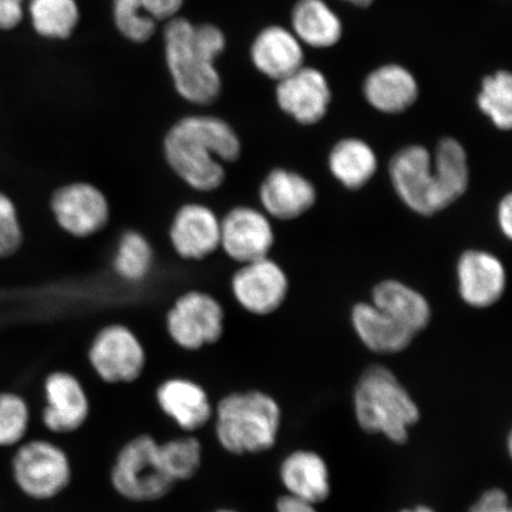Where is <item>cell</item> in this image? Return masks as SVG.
<instances>
[{
  "label": "cell",
  "mask_w": 512,
  "mask_h": 512,
  "mask_svg": "<svg viewBox=\"0 0 512 512\" xmlns=\"http://www.w3.org/2000/svg\"><path fill=\"white\" fill-rule=\"evenodd\" d=\"M159 411L175 422L185 434L203 430L214 418L207 389L187 377H170L156 390Z\"/></svg>",
  "instance_id": "cell-17"
},
{
  "label": "cell",
  "mask_w": 512,
  "mask_h": 512,
  "mask_svg": "<svg viewBox=\"0 0 512 512\" xmlns=\"http://www.w3.org/2000/svg\"><path fill=\"white\" fill-rule=\"evenodd\" d=\"M479 110L498 130L509 131L512 126V76L499 70L486 76L477 98Z\"/></svg>",
  "instance_id": "cell-31"
},
{
  "label": "cell",
  "mask_w": 512,
  "mask_h": 512,
  "mask_svg": "<svg viewBox=\"0 0 512 512\" xmlns=\"http://www.w3.org/2000/svg\"><path fill=\"white\" fill-rule=\"evenodd\" d=\"M401 512H435L433 509L425 507V505H419V507H415L413 509H406Z\"/></svg>",
  "instance_id": "cell-39"
},
{
  "label": "cell",
  "mask_w": 512,
  "mask_h": 512,
  "mask_svg": "<svg viewBox=\"0 0 512 512\" xmlns=\"http://www.w3.org/2000/svg\"><path fill=\"white\" fill-rule=\"evenodd\" d=\"M42 422L50 433L73 434L87 424L91 400L78 376L66 370L50 373L43 384Z\"/></svg>",
  "instance_id": "cell-13"
},
{
  "label": "cell",
  "mask_w": 512,
  "mask_h": 512,
  "mask_svg": "<svg viewBox=\"0 0 512 512\" xmlns=\"http://www.w3.org/2000/svg\"><path fill=\"white\" fill-rule=\"evenodd\" d=\"M293 34L313 48H330L341 40L343 25L324 0H299L292 11Z\"/></svg>",
  "instance_id": "cell-26"
},
{
  "label": "cell",
  "mask_w": 512,
  "mask_h": 512,
  "mask_svg": "<svg viewBox=\"0 0 512 512\" xmlns=\"http://www.w3.org/2000/svg\"><path fill=\"white\" fill-rule=\"evenodd\" d=\"M30 421V406L22 395L0 394V447L21 445L27 437Z\"/></svg>",
  "instance_id": "cell-32"
},
{
  "label": "cell",
  "mask_w": 512,
  "mask_h": 512,
  "mask_svg": "<svg viewBox=\"0 0 512 512\" xmlns=\"http://www.w3.org/2000/svg\"><path fill=\"white\" fill-rule=\"evenodd\" d=\"M456 275L459 297L473 309L496 305L507 290V268L497 255L484 249H466L460 254Z\"/></svg>",
  "instance_id": "cell-14"
},
{
  "label": "cell",
  "mask_w": 512,
  "mask_h": 512,
  "mask_svg": "<svg viewBox=\"0 0 512 512\" xmlns=\"http://www.w3.org/2000/svg\"><path fill=\"white\" fill-rule=\"evenodd\" d=\"M12 478L24 496L46 502L59 497L73 480L69 454L50 440L23 441L11 462Z\"/></svg>",
  "instance_id": "cell-6"
},
{
  "label": "cell",
  "mask_w": 512,
  "mask_h": 512,
  "mask_svg": "<svg viewBox=\"0 0 512 512\" xmlns=\"http://www.w3.org/2000/svg\"><path fill=\"white\" fill-rule=\"evenodd\" d=\"M214 512H239V511L238 510H234V509H229V508H222V509H217Z\"/></svg>",
  "instance_id": "cell-40"
},
{
  "label": "cell",
  "mask_w": 512,
  "mask_h": 512,
  "mask_svg": "<svg viewBox=\"0 0 512 512\" xmlns=\"http://www.w3.org/2000/svg\"><path fill=\"white\" fill-rule=\"evenodd\" d=\"M155 260V249L147 236L130 229L120 236L112 266L125 283L139 284L150 277Z\"/></svg>",
  "instance_id": "cell-28"
},
{
  "label": "cell",
  "mask_w": 512,
  "mask_h": 512,
  "mask_svg": "<svg viewBox=\"0 0 512 512\" xmlns=\"http://www.w3.org/2000/svg\"><path fill=\"white\" fill-rule=\"evenodd\" d=\"M29 15L38 35L66 40L79 23L75 0H30Z\"/></svg>",
  "instance_id": "cell-29"
},
{
  "label": "cell",
  "mask_w": 512,
  "mask_h": 512,
  "mask_svg": "<svg viewBox=\"0 0 512 512\" xmlns=\"http://www.w3.org/2000/svg\"><path fill=\"white\" fill-rule=\"evenodd\" d=\"M110 479L114 491L134 503L160 501L176 486L160 458L158 440L147 433L138 434L121 446Z\"/></svg>",
  "instance_id": "cell-5"
},
{
  "label": "cell",
  "mask_w": 512,
  "mask_h": 512,
  "mask_svg": "<svg viewBox=\"0 0 512 512\" xmlns=\"http://www.w3.org/2000/svg\"><path fill=\"white\" fill-rule=\"evenodd\" d=\"M23 240L22 224L15 203L0 191V259L17 253Z\"/></svg>",
  "instance_id": "cell-33"
},
{
  "label": "cell",
  "mask_w": 512,
  "mask_h": 512,
  "mask_svg": "<svg viewBox=\"0 0 512 512\" xmlns=\"http://www.w3.org/2000/svg\"><path fill=\"white\" fill-rule=\"evenodd\" d=\"M238 134L215 117H188L171 127L164 139L170 169L192 190L213 192L226 182V163L241 156Z\"/></svg>",
  "instance_id": "cell-1"
},
{
  "label": "cell",
  "mask_w": 512,
  "mask_h": 512,
  "mask_svg": "<svg viewBox=\"0 0 512 512\" xmlns=\"http://www.w3.org/2000/svg\"><path fill=\"white\" fill-rule=\"evenodd\" d=\"M433 170L446 208L460 200L470 185L469 158L454 138L440 140L432 155Z\"/></svg>",
  "instance_id": "cell-27"
},
{
  "label": "cell",
  "mask_w": 512,
  "mask_h": 512,
  "mask_svg": "<svg viewBox=\"0 0 512 512\" xmlns=\"http://www.w3.org/2000/svg\"><path fill=\"white\" fill-rule=\"evenodd\" d=\"M496 216L499 230L505 239L510 240L512 238V195L510 192L499 201Z\"/></svg>",
  "instance_id": "cell-36"
},
{
  "label": "cell",
  "mask_w": 512,
  "mask_h": 512,
  "mask_svg": "<svg viewBox=\"0 0 512 512\" xmlns=\"http://www.w3.org/2000/svg\"><path fill=\"white\" fill-rule=\"evenodd\" d=\"M388 174L396 195L413 213L433 216L446 208L433 170L432 153L421 145H409L396 152Z\"/></svg>",
  "instance_id": "cell-8"
},
{
  "label": "cell",
  "mask_w": 512,
  "mask_h": 512,
  "mask_svg": "<svg viewBox=\"0 0 512 512\" xmlns=\"http://www.w3.org/2000/svg\"><path fill=\"white\" fill-rule=\"evenodd\" d=\"M371 303L415 336L431 323L432 307L428 299L400 280L387 279L377 284L371 292Z\"/></svg>",
  "instance_id": "cell-21"
},
{
  "label": "cell",
  "mask_w": 512,
  "mask_h": 512,
  "mask_svg": "<svg viewBox=\"0 0 512 512\" xmlns=\"http://www.w3.org/2000/svg\"><path fill=\"white\" fill-rule=\"evenodd\" d=\"M217 443L233 456L259 454L277 443L281 409L277 400L261 390L223 396L214 409Z\"/></svg>",
  "instance_id": "cell-3"
},
{
  "label": "cell",
  "mask_w": 512,
  "mask_h": 512,
  "mask_svg": "<svg viewBox=\"0 0 512 512\" xmlns=\"http://www.w3.org/2000/svg\"><path fill=\"white\" fill-rule=\"evenodd\" d=\"M351 325L364 347L375 354L394 355L405 351L416 337L373 303L352 307Z\"/></svg>",
  "instance_id": "cell-20"
},
{
  "label": "cell",
  "mask_w": 512,
  "mask_h": 512,
  "mask_svg": "<svg viewBox=\"0 0 512 512\" xmlns=\"http://www.w3.org/2000/svg\"><path fill=\"white\" fill-rule=\"evenodd\" d=\"M280 479L288 495L312 505L330 496L328 466L319 454L296 451L280 466Z\"/></svg>",
  "instance_id": "cell-23"
},
{
  "label": "cell",
  "mask_w": 512,
  "mask_h": 512,
  "mask_svg": "<svg viewBox=\"0 0 512 512\" xmlns=\"http://www.w3.org/2000/svg\"><path fill=\"white\" fill-rule=\"evenodd\" d=\"M159 454L166 472L176 484L197 476L203 464V445L194 434L159 443Z\"/></svg>",
  "instance_id": "cell-30"
},
{
  "label": "cell",
  "mask_w": 512,
  "mask_h": 512,
  "mask_svg": "<svg viewBox=\"0 0 512 512\" xmlns=\"http://www.w3.org/2000/svg\"><path fill=\"white\" fill-rule=\"evenodd\" d=\"M363 93L375 110L398 114L408 110L418 100L419 86L408 69L399 64H386L368 75Z\"/></svg>",
  "instance_id": "cell-22"
},
{
  "label": "cell",
  "mask_w": 512,
  "mask_h": 512,
  "mask_svg": "<svg viewBox=\"0 0 512 512\" xmlns=\"http://www.w3.org/2000/svg\"><path fill=\"white\" fill-rule=\"evenodd\" d=\"M236 303L254 316H270L286 302L290 280L277 261L268 258L240 265L230 280Z\"/></svg>",
  "instance_id": "cell-11"
},
{
  "label": "cell",
  "mask_w": 512,
  "mask_h": 512,
  "mask_svg": "<svg viewBox=\"0 0 512 512\" xmlns=\"http://www.w3.org/2000/svg\"><path fill=\"white\" fill-rule=\"evenodd\" d=\"M358 425L369 434H382L395 444H405L409 430L420 420L418 405L392 370L368 368L354 394Z\"/></svg>",
  "instance_id": "cell-4"
},
{
  "label": "cell",
  "mask_w": 512,
  "mask_h": 512,
  "mask_svg": "<svg viewBox=\"0 0 512 512\" xmlns=\"http://www.w3.org/2000/svg\"><path fill=\"white\" fill-rule=\"evenodd\" d=\"M274 243L273 224L262 210L238 206L221 219L220 249L236 264L268 258Z\"/></svg>",
  "instance_id": "cell-12"
},
{
  "label": "cell",
  "mask_w": 512,
  "mask_h": 512,
  "mask_svg": "<svg viewBox=\"0 0 512 512\" xmlns=\"http://www.w3.org/2000/svg\"><path fill=\"white\" fill-rule=\"evenodd\" d=\"M88 362L102 382L131 384L144 374L147 355L136 332L124 324L113 323L104 326L93 338Z\"/></svg>",
  "instance_id": "cell-9"
},
{
  "label": "cell",
  "mask_w": 512,
  "mask_h": 512,
  "mask_svg": "<svg viewBox=\"0 0 512 512\" xmlns=\"http://www.w3.org/2000/svg\"><path fill=\"white\" fill-rule=\"evenodd\" d=\"M277 101L300 125H316L328 113L330 85L320 70L303 66L278 82Z\"/></svg>",
  "instance_id": "cell-18"
},
{
  "label": "cell",
  "mask_w": 512,
  "mask_h": 512,
  "mask_svg": "<svg viewBox=\"0 0 512 512\" xmlns=\"http://www.w3.org/2000/svg\"><path fill=\"white\" fill-rule=\"evenodd\" d=\"M184 0H114V21L121 34L136 43L149 41L159 22L175 18Z\"/></svg>",
  "instance_id": "cell-24"
},
{
  "label": "cell",
  "mask_w": 512,
  "mask_h": 512,
  "mask_svg": "<svg viewBox=\"0 0 512 512\" xmlns=\"http://www.w3.org/2000/svg\"><path fill=\"white\" fill-rule=\"evenodd\" d=\"M332 177L348 190H361L374 178L379 168L376 153L367 142L345 138L332 147L328 158Z\"/></svg>",
  "instance_id": "cell-25"
},
{
  "label": "cell",
  "mask_w": 512,
  "mask_h": 512,
  "mask_svg": "<svg viewBox=\"0 0 512 512\" xmlns=\"http://www.w3.org/2000/svg\"><path fill=\"white\" fill-rule=\"evenodd\" d=\"M344 2L358 6V8H368V6L373 4L374 0H344Z\"/></svg>",
  "instance_id": "cell-38"
},
{
  "label": "cell",
  "mask_w": 512,
  "mask_h": 512,
  "mask_svg": "<svg viewBox=\"0 0 512 512\" xmlns=\"http://www.w3.org/2000/svg\"><path fill=\"white\" fill-rule=\"evenodd\" d=\"M50 210L64 233L88 239L106 229L111 221V204L96 185L73 182L57 188L50 197Z\"/></svg>",
  "instance_id": "cell-10"
},
{
  "label": "cell",
  "mask_w": 512,
  "mask_h": 512,
  "mask_svg": "<svg viewBox=\"0 0 512 512\" xmlns=\"http://www.w3.org/2000/svg\"><path fill=\"white\" fill-rule=\"evenodd\" d=\"M469 512H512L509 498L501 489L485 491Z\"/></svg>",
  "instance_id": "cell-34"
},
{
  "label": "cell",
  "mask_w": 512,
  "mask_h": 512,
  "mask_svg": "<svg viewBox=\"0 0 512 512\" xmlns=\"http://www.w3.org/2000/svg\"><path fill=\"white\" fill-rule=\"evenodd\" d=\"M251 56L260 73L278 82L304 66L302 42L292 31L277 25L260 32L253 43Z\"/></svg>",
  "instance_id": "cell-19"
},
{
  "label": "cell",
  "mask_w": 512,
  "mask_h": 512,
  "mask_svg": "<svg viewBox=\"0 0 512 512\" xmlns=\"http://www.w3.org/2000/svg\"><path fill=\"white\" fill-rule=\"evenodd\" d=\"M164 42L166 63L179 95L197 105L215 101L221 92L215 61L226 48L221 29L175 17L166 24Z\"/></svg>",
  "instance_id": "cell-2"
},
{
  "label": "cell",
  "mask_w": 512,
  "mask_h": 512,
  "mask_svg": "<svg viewBox=\"0 0 512 512\" xmlns=\"http://www.w3.org/2000/svg\"><path fill=\"white\" fill-rule=\"evenodd\" d=\"M221 219L206 204L185 203L172 217L169 240L179 258L202 261L220 249Z\"/></svg>",
  "instance_id": "cell-15"
},
{
  "label": "cell",
  "mask_w": 512,
  "mask_h": 512,
  "mask_svg": "<svg viewBox=\"0 0 512 512\" xmlns=\"http://www.w3.org/2000/svg\"><path fill=\"white\" fill-rule=\"evenodd\" d=\"M25 0H0V31L18 27L24 18Z\"/></svg>",
  "instance_id": "cell-35"
},
{
  "label": "cell",
  "mask_w": 512,
  "mask_h": 512,
  "mask_svg": "<svg viewBox=\"0 0 512 512\" xmlns=\"http://www.w3.org/2000/svg\"><path fill=\"white\" fill-rule=\"evenodd\" d=\"M318 192L309 178L285 168L273 169L259 188L262 211L270 219L293 221L316 206Z\"/></svg>",
  "instance_id": "cell-16"
},
{
  "label": "cell",
  "mask_w": 512,
  "mask_h": 512,
  "mask_svg": "<svg viewBox=\"0 0 512 512\" xmlns=\"http://www.w3.org/2000/svg\"><path fill=\"white\" fill-rule=\"evenodd\" d=\"M275 508H277V512H317L312 504L300 501L290 495L280 497Z\"/></svg>",
  "instance_id": "cell-37"
},
{
  "label": "cell",
  "mask_w": 512,
  "mask_h": 512,
  "mask_svg": "<svg viewBox=\"0 0 512 512\" xmlns=\"http://www.w3.org/2000/svg\"><path fill=\"white\" fill-rule=\"evenodd\" d=\"M226 313L219 299L208 292L181 294L166 313L165 326L171 341L185 351H198L221 341Z\"/></svg>",
  "instance_id": "cell-7"
}]
</instances>
